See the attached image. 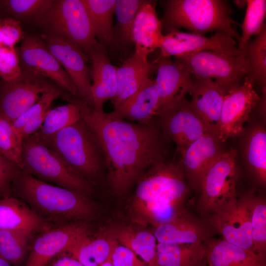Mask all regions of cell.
Returning a JSON list of instances; mask_svg holds the SVG:
<instances>
[{
    "mask_svg": "<svg viewBox=\"0 0 266 266\" xmlns=\"http://www.w3.org/2000/svg\"><path fill=\"white\" fill-rule=\"evenodd\" d=\"M79 102L82 119L103 151L109 184L116 195L125 193L153 165L167 161L168 139L154 121L133 124Z\"/></svg>",
    "mask_w": 266,
    "mask_h": 266,
    "instance_id": "6da1fadb",
    "label": "cell"
},
{
    "mask_svg": "<svg viewBox=\"0 0 266 266\" xmlns=\"http://www.w3.org/2000/svg\"><path fill=\"white\" fill-rule=\"evenodd\" d=\"M12 196L24 201L51 227L86 222L96 212L88 196L42 181L21 169L12 182Z\"/></svg>",
    "mask_w": 266,
    "mask_h": 266,
    "instance_id": "7a4b0ae2",
    "label": "cell"
},
{
    "mask_svg": "<svg viewBox=\"0 0 266 266\" xmlns=\"http://www.w3.org/2000/svg\"><path fill=\"white\" fill-rule=\"evenodd\" d=\"M133 203L137 212L157 226L179 215L189 189L178 166L168 161L149 167L138 179Z\"/></svg>",
    "mask_w": 266,
    "mask_h": 266,
    "instance_id": "3957f363",
    "label": "cell"
},
{
    "mask_svg": "<svg viewBox=\"0 0 266 266\" xmlns=\"http://www.w3.org/2000/svg\"><path fill=\"white\" fill-rule=\"evenodd\" d=\"M162 3L161 21L167 33L181 28L204 35L216 31L239 40L240 36L234 27L238 24L231 18L232 11L226 0H168Z\"/></svg>",
    "mask_w": 266,
    "mask_h": 266,
    "instance_id": "277c9868",
    "label": "cell"
},
{
    "mask_svg": "<svg viewBox=\"0 0 266 266\" xmlns=\"http://www.w3.org/2000/svg\"><path fill=\"white\" fill-rule=\"evenodd\" d=\"M41 142L55 151L71 168L92 185L104 169L107 171L100 143L82 118Z\"/></svg>",
    "mask_w": 266,
    "mask_h": 266,
    "instance_id": "5b68a950",
    "label": "cell"
},
{
    "mask_svg": "<svg viewBox=\"0 0 266 266\" xmlns=\"http://www.w3.org/2000/svg\"><path fill=\"white\" fill-rule=\"evenodd\" d=\"M21 169L42 181L70 189L87 196L93 185L71 167L54 150L41 143L35 133L22 141Z\"/></svg>",
    "mask_w": 266,
    "mask_h": 266,
    "instance_id": "8992f818",
    "label": "cell"
},
{
    "mask_svg": "<svg viewBox=\"0 0 266 266\" xmlns=\"http://www.w3.org/2000/svg\"><path fill=\"white\" fill-rule=\"evenodd\" d=\"M35 23L42 33L74 44L88 58L100 43L82 0H54L51 8Z\"/></svg>",
    "mask_w": 266,
    "mask_h": 266,
    "instance_id": "52a82bcc",
    "label": "cell"
},
{
    "mask_svg": "<svg viewBox=\"0 0 266 266\" xmlns=\"http://www.w3.org/2000/svg\"><path fill=\"white\" fill-rule=\"evenodd\" d=\"M237 57L211 51L195 52L174 57L173 61L192 77L211 79L227 93L241 84L249 70L244 50Z\"/></svg>",
    "mask_w": 266,
    "mask_h": 266,
    "instance_id": "ba28073f",
    "label": "cell"
},
{
    "mask_svg": "<svg viewBox=\"0 0 266 266\" xmlns=\"http://www.w3.org/2000/svg\"><path fill=\"white\" fill-rule=\"evenodd\" d=\"M236 151L223 152L205 174L201 185V201L205 209L216 212L236 202L238 170Z\"/></svg>",
    "mask_w": 266,
    "mask_h": 266,
    "instance_id": "9c48e42d",
    "label": "cell"
},
{
    "mask_svg": "<svg viewBox=\"0 0 266 266\" xmlns=\"http://www.w3.org/2000/svg\"><path fill=\"white\" fill-rule=\"evenodd\" d=\"M56 86L46 78L23 69L14 79L0 78V115L13 122Z\"/></svg>",
    "mask_w": 266,
    "mask_h": 266,
    "instance_id": "30bf717a",
    "label": "cell"
},
{
    "mask_svg": "<svg viewBox=\"0 0 266 266\" xmlns=\"http://www.w3.org/2000/svg\"><path fill=\"white\" fill-rule=\"evenodd\" d=\"M17 51L21 69L46 78L72 97L80 99L75 84L40 36L26 37Z\"/></svg>",
    "mask_w": 266,
    "mask_h": 266,
    "instance_id": "8fae6325",
    "label": "cell"
},
{
    "mask_svg": "<svg viewBox=\"0 0 266 266\" xmlns=\"http://www.w3.org/2000/svg\"><path fill=\"white\" fill-rule=\"evenodd\" d=\"M87 222L52 227L35 235L25 266H45L58 254L67 252L91 233Z\"/></svg>",
    "mask_w": 266,
    "mask_h": 266,
    "instance_id": "7c38bea8",
    "label": "cell"
},
{
    "mask_svg": "<svg viewBox=\"0 0 266 266\" xmlns=\"http://www.w3.org/2000/svg\"><path fill=\"white\" fill-rule=\"evenodd\" d=\"M240 85L229 91L223 100L217 138L221 142L240 134L261 98L246 77Z\"/></svg>",
    "mask_w": 266,
    "mask_h": 266,
    "instance_id": "4fadbf2b",
    "label": "cell"
},
{
    "mask_svg": "<svg viewBox=\"0 0 266 266\" xmlns=\"http://www.w3.org/2000/svg\"><path fill=\"white\" fill-rule=\"evenodd\" d=\"M166 33L164 35L158 58L178 57L203 51H211L233 57H237L243 52L236 46L233 38L220 32H216L210 37L180 30L171 31Z\"/></svg>",
    "mask_w": 266,
    "mask_h": 266,
    "instance_id": "5bb4252c",
    "label": "cell"
},
{
    "mask_svg": "<svg viewBox=\"0 0 266 266\" xmlns=\"http://www.w3.org/2000/svg\"><path fill=\"white\" fill-rule=\"evenodd\" d=\"M158 117L160 129L168 139L175 143L176 150L180 154L194 141L208 132L191 109L185 97L160 113Z\"/></svg>",
    "mask_w": 266,
    "mask_h": 266,
    "instance_id": "9a60e30c",
    "label": "cell"
},
{
    "mask_svg": "<svg viewBox=\"0 0 266 266\" xmlns=\"http://www.w3.org/2000/svg\"><path fill=\"white\" fill-rule=\"evenodd\" d=\"M40 37L75 84L80 99L93 109L90 71L86 64L88 58L69 42L44 33Z\"/></svg>",
    "mask_w": 266,
    "mask_h": 266,
    "instance_id": "2e32d148",
    "label": "cell"
},
{
    "mask_svg": "<svg viewBox=\"0 0 266 266\" xmlns=\"http://www.w3.org/2000/svg\"><path fill=\"white\" fill-rule=\"evenodd\" d=\"M155 79L159 99V114L169 108L187 94H192L195 83L191 75L182 69L170 57L157 58Z\"/></svg>",
    "mask_w": 266,
    "mask_h": 266,
    "instance_id": "e0dca14e",
    "label": "cell"
},
{
    "mask_svg": "<svg viewBox=\"0 0 266 266\" xmlns=\"http://www.w3.org/2000/svg\"><path fill=\"white\" fill-rule=\"evenodd\" d=\"M252 203L253 200L250 199L237 200L216 212L214 221L224 240L253 251L251 228Z\"/></svg>",
    "mask_w": 266,
    "mask_h": 266,
    "instance_id": "ac0fdd59",
    "label": "cell"
},
{
    "mask_svg": "<svg viewBox=\"0 0 266 266\" xmlns=\"http://www.w3.org/2000/svg\"><path fill=\"white\" fill-rule=\"evenodd\" d=\"M216 136L207 132L181 155L179 168L193 185L200 186L209 168L223 152Z\"/></svg>",
    "mask_w": 266,
    "mask_h": 266,
    "instance_id": "d6986e66",
    "label": "cell"
},
{
    "mask_svg": "<svg viewBox=\"0 0 266 266\" xmlns=\"http://www.w3.org/2000/svg\"><path fill=\"white\" fill-rule=\"evenodd\" d=\"M195 88L189 102L193 111L207 131L217 137L225 90L211 79L192 77Z\"/></svg>",
    "mask_w": 266,
    "mask_h": 266,
    "instance_id": "ffe728a7",
    "label": "cell"
},
{
    "mask_svg": "<svg viewBox=\"0 0 266 266\" xmlns=\"http://www.w3.org/2000/svg\"><path fill=\"white\" fill-rule=\"evenodd\" d=\"M88 57L92 63L93 109L96 112L103 111L104 102L112 100L116 94V66L111 63L104 46L100 43Z\"/></svg>",
    "mask_w": 266,
    "mask_h": 266,
    "instance_id": "44dd1931",
    "label": "cell"
},
{
    "mask_svg": "<svg viewBox=\"0 0 266 266\" xmlns=\"http://www.w3.org/2000/svg\"><path fill=\"white\" fill-rule=\"evenodd\" d=\"M159 99L155 80L148 78L138 90L109 113L139 124H148L158 116Z\"/></svg>",
    "mask_w": 266,
    "mask_h": 266,
    "instance_id": "7402d4cb",
    "label": "cell"
},
{
    "mask_svg": "<svg viewBox=\"0 0 266 266\" xmlns=\"http://www.w3.org/2000/svg\"><path fill=\"white\" fill-rule=\"evenodd\" d=\"M163 26L155 8V2L144 0L135 18L132 30V40L135 52L148 58L159 48L164 36Z\"/></svg>",
    "mask_w": 266,
    "mask_h": 266,
    "instance_id": "603a6c76",
    "label": "cell"
},
{
    "mask_svg": "<svg viewBox=\"0 0 266 266\" xmlns=\"http://www.w3.org/2000/svg\"><path fill=\"white\" fill-rule=\"evenodd\" d=\"M152 65L148 58L134 52L120 67H116L117 92L111 100L114 108L135 93L149 78Z\"/></svg>",
    "mask_w": 266,
    "mask_h": 266,
    "instance_id": "cb8c5ba5",
    "label": "cell"
},
{
    "mask_svg": "<svg viewBox=\"0 0 266 266\" xmlns=\"http://www.w3.org/2000/svg\"><path fill=\"white\" fill-rule=\"evenodd\" d=\"M50 227L20 199L10 196L0 199V229L37 234Z\"/></svg>",
    "mask_w": 266,
    "mask_h": 266,
    "instance_id": "d4e9b609",
    "label": "cell"
},
{
    "mask_svg": "<svg viewBox=\"0 0 266 266\" xmlns=\"http://www.w3.org/2000/svg\"><path fill=\"white\" fill-rule=\"evenodd\" d=\"M83 238L68 251L65 252L77 260L83 266H100L111 262L112 253L118 242L109 233L106 235L92 237L91 234Z\"/></svg>",
    "mask_w": 266,
    "mask_h": 266,
    "instance_id": "484cf974",
    "label": "cell"
},
{
    "mask_svg": "<svg viewBox=\"0 0 266 266\" xmlns=\"http://www.w3.org/2000/svg\"><path fill=\"white\" fill-rule=\"evenodd\" d=\"M209 266H266L265 258L225 240L206 250Z\"/></svg>",
    "mask_w": 266,
    "mask_h": 266,
    "instance_id": "4316f807",
    "label": "cell"
},
{
    "mask_svg": "<svg viewBox=\"0 0 266 266\" xmlns=\"http://www.w3.org/2000/svg\"><path fill=\"white\" fill-rule=\"evenodd\" d=\"M202 243L169 244L158 243L155 266H199L206 255Z\"/></svg>",
    "mask_w": 266,
    "mask_h": 266,
    "instance_id": "83f0119b",
    "label": "cell"
},
{
    "mask_svg": "<svg viewBox=\"0 0 266 266\" xmlns=\"http://www.w3.org/2000/svg\"><path fill=\"white\" fill-rule=\"evenodd\" d=\"M93 33L102 44H115L113 25L116 0H82Z\"/></svg>",
    "mask_w": 266,
    "mask_h": 266,
    "instance_id": "f1b7e54d",
    "label": "cell"
},
{
    "mask_svg": "<svg viewBox=\"0 0 266 266\" xmlns=\"http://www.w3.org/2000/svg\"><path fill=\"white\" fill-rule=\"evenodd\" d=\"M108 233L122 245L139 256L148 266H155L157 244L154 234L147 231H136L127 227H117Z\"/></svg>",
    "mask_w": 266,
    "mask_h": 266,
    "instance_id": "f546056e",
    "label": "cell"
},
{
    "mask_svg": "<svg viewBox=\"0 0 266 266\" xmlns=\"http://www.w3.org/2000/svg\"><path fill=\"white\" fill-rule=\"evenodd\" d=\"M35 234L25 230L0 229V256L13 266H25Z\"/></svg>",
    "mask_w": 266,
    "mask_h": 266,
    "instance_id": "4dcf8cb0",
    "label": "cell"
},
{
    "mask_svg": "<svg viewBox=\"0 0 266 266\" xmlns=\"http://www.w3.org/2000/svg\"><path fill=\"white\" fill-rule=\"evenodd\" d=\"M79 98L72 97L66 105L50 108L40 129L34 133L41 142L77 122L81 118Z\"/></svg>",
    "mask_w": 266,
    "mask_h": 266,
    "instance_id": "1f68e13d",
    "label": "cell"
},
{
    "mask_svg": "<svg viewBox=\"0 0 266 266\" xmlns=\"http://www.w3.org/2000/svg\"><path fill=\"white\" fill-rule=\"evenodd\" d=\"M154 236L158 243L195 244L201 242L200 228L179 215L166 223L157 226Z\"/></svg>",
    "mask_w": 266,
    "mask_h": 266,
    "instance_id": "d6a6232c",
    "label": "cell"
},
{
    "mask_svg": "<svg viewBox=\"0 0 266 266\" xmlns=\"http://www.w3.org/2000/svg\"><path fill=\"white\" fill-rule=\"evenodd\" d=\"M248 61L249 70L246 77L254 84H258L263 94L266 89V26L243 49Z\"/></svg>",
    "mask_w": 266,
    "mask_h": 266,
    "instance_id": "836d02e7",
    "label": "cell"
},
{
    "mask_svg": "<svg viewBox=\"0 0 266 266\" xmlns=\"http://www.w3.org/2000/svg\"><path fill=\"white\" fill-rule=\"evenodd\" d=\"M54 0H0L2 18L36 22L51 8Z\"/></svg>",
    "mask_w": 266,
    "mask_h": 266,
    "instance_id": "e575fe53",
    "label": "cell"
},
{
    "mask_svg": "<svg viewBox=\"0 0 266 266\" xmlns=\"http://www.w3.org/2000/svg\"><path fill=\"white\" fill-rule=\"evenodd\" d=\"M144 0H116L117 23L114 28L115 44L124 47L133 43L132 30L136 15Z\"/></svg>",
    "mask_w": 266,
    "mask_h": 266,
    "instance_id": "d590c367",
    "label": "cell"
},
{
    "mask_svg": "<svg viewBox=\"0 0 266 266\" xmlns=\"http://www.w3.org/2000/svg\"><path fill=\"white\" fill-rule=\"evenodd\" d=\"M248 165L262 184L266 181V132L261 126L251 131L246 145Z\"/></svg>",
    "mask_w": 266,
    "mask_h": 266,
    "instance_id": "8d00e7d4",
    "label": "cell"
},
{
    "mask_svg": "<svg viewBox=\"0 0 266 266\" xmlns=\"http://www.w3.org/2000/svg\"><path fill=\"white\" fill-rule=\"evenodd\" d=\"M245 16L242 24V35L238 41V48L242 50L253 35H258L266 24V0H247Z\"/></svg>",
    "mask_w": 266,
    "mask_h": 266,
    "instance_id": "74e56055",
    "label": "cell"
},
{
    "mask_svg": "<svg viewBox=\"0 0 266 266\" xmlns=\"http://www.w3.org/2000/svg\"><path fill=\"white\" fill-rule=\"evenodd\" d=\"M0 152L21 170L22 169V141L12 123L0 115Z\"/></svg>",
    "mask_w": 266,
    "mask_h": 266,
    "instance_id": "f35d334b",
    "label": "cell"
},
{
    "mask_svg": "<svg viewBox=\"0 0 266 266\" xmlns=\"http://www.w3.org/2000/svg\"><path fill=\"white\" fill-rule=\"evenodd\" d=\"M253 251L265 258L266 249V205L263 201L253 200L251 211Z\"/></svg>",
    "mask_w": 266,
    "mask_h": 266,
    "instance_id": "ab89813d",
    "label": "cell"
},
{
    "mask_svg": "<svg viewBox=\"0 0 266 266\" xmlns=\"http://www.w3.org/2000/svg\"><path fill=\"white\" fill-rule=\"evenodd\" d=\"M24 39L21 22L11 18L0 19V47H15Z\"/></svg>",
    "mask_w": 266,
    "mask_h": 266,
    "instance_id": "60d3db41",
    "label": "cell"
},
{
    "mask_svg": "<svg viewBox=\"0 0 266 266\" xmlns=\"http://www.w3.org/2000/svg\"><path fill=\"white\" fill-rule=\"evenodd\" d=\"M21 71L17 49L0 47V77L4 80L17 77Z\"/></svg>",
    "mask_w": 266,
    "mask_h": 266,
    "instance_id": "b9f144b4",
    "label": "cell"
},
{
    "mask_svg": "<svg viewBox=\"0 0 266 266\" xmlns=\"http://www.w3.org/2000/svg\"><path fill=\"white\" fill-rule=\"evenodd\" d=\"M20 169L0 152V199L12 196V184Z\"/></svg>",
    "mask_w": 266,
    "mask_h": 266,
    "instance_id": "7bdbcfd3",
    "label": "cell"
},
{
    "mask_svg": "<svg viewBox=\"0 0 266 266\" xmlns=\"http://www.w3.org/2000/svg\"><path fill=\"white\" fill-rule=\"evenodd\" d=\"M111 263L113 266H145L144 263L132 250L118 244L112 253Z\"/></svg>",
    "mask_w": 266,
    "mask_h": 266,
    "instance_id": "ee69618b",
    "label": "cell"
},
{
    "mask_svg": "<svg viewBox=\"0 0 266 266\" xmlns=\"http://www.w3.org/2000/svg\"><path fill=\"white\" fill-rule=\"evenodd\" d=\"M45 266H83L77 260L66 252L54 257Z\"/></svg>",
    "mask_w": 266,
    "mask_h": 266,
    "instance_id": "f6af8a7d",
    "label": "cell"
},
{
    "mask_svg": "<svg viewBox=\"0 0 266 266\" xmlns=\"http://www.w3.org/2000/svg\"><path fill=\"white\" fill-rule=\"evenodd\" d=\"M234 3L239 8H243L247 5L246 0H234Z\"/></svg>",
    "mask_w": 266,
    "mask_h": 266,
    "instance_id": "bcb514c9",
    "label": "cell"
},
{
    "mask_svg": "<svg viewBox=\"0 0 266 266\" xmlns=\"http://www.w3.org/2000/svg\"><path fill=\"white\" fill-rule=\"evenodd\" d=\"M0 266H13L1 256H0Z\"/></svg>",
    "mask_w": 266,
    "mask_h": 266,
    "instance_id": "7dc6e473",
    "label": "cell"
},
{
    "mask_svg": "<svg viewBox=\"0 0 266 266\" xmlns=\"http://www.w3.org/2000/svg\"><path fill=\"white\" fill-rule=\"evenodd\" d=\"M100 266H113L111 262H106L100 265Z\"/></svg>",
    "mask_w": 266,
    "mask_h": 266,
    "instance_id": "c3c4849f",
    "label": "cell"
},
{
    "mask_svg": "<svg viewBox=\"0 0 266 266\" xmlns=\"http://www.w3.org/2000/svg\"><path fill=\"white\" fill-rule=\"evenodd\" d=\"M0 19H2V15H1L0 7Z\"/></svg>",
    "mask_w": 266,
    "mask_h": 266,
    "instance_id": "681fc988",
    "label": "cell"
}]
</instances>
